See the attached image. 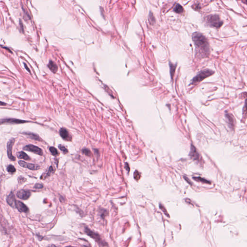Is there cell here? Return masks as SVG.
<instances>
[{"mask_svg": "<svg viewBox=\"0 0 247 247\" xmlns=\"http://www.w3.org/2000/svg\"><path fill=\"white\" fill-rule=\"evenodd\" d=\"M192 39L196 48L201 53L208 55L210 53L209 44L207 38L202 33L195 32L192 35Z\"/></svg>", "mask_w": 247, "mask_h": 247, "instance_id": "6da1fadb", "label": "cell"}, {"mask_svg": "<svg viewBox=\"0 0 247 247\" xmlns=\"http://www.w3.org/2000/svg\"><path fill=\"white\" fill-rule=\"evenodd\" d=\"M214 73V71L210 69H206L199 72L191 81V85H197L204 79L211 76Z\"/></svg>", "mask_w": 247, "mask_h": 247, "instance_id": "7a4b0ae2", "label": "cell"}, {"mask_svg": "<svg viewBox=\"0 0 247 247\" xmlns=\"http://www.w3.org/2000/svg\"><path fill=\"white\" fill-rule=\"evenodd\" d=\"M206 21L209 26L217 29L220 28L223 25V21L217 15H211L208 16L206 18Z\"/></svg>", "mask_w": 247, "mask_h": 247, "instance_id": "3957f363", "label": "cell"}, {"mask_svg": "<svg viewBox=\"0 0 247 247\" xmlns=\"http://www.w3.org/2000/svg\"><path fill=\"white\" fill-rule=\"evenodd\" d=\"M23 149L24 150L35 153L37 154H38L40 155H42L43 154V152L41 149L32 144H29L26 145L24 147Z\"/></svg>", "mask_w": 247, "mask_h": 247, "instance_id": "277c9868", "label": "cell"}, {"mask_svg": "<svg viewBox=\"0 0 247 247\" xmlns=\"http://www.w3.org/2000/svg\"><path fill=\"white\" fill-rule=\"evenodd\" d=\"M15 142V139H10L9 142L7 143V154L9 159L12 161H15L16 160L15 157H14L12 154V148Z\"/></svg>", "mask_w": 247, "mask_h": 247, "instance_id": "5b68a950", "label": "cell"}, {"mask_svg": "<svg viewBox=\"0 0 247 247\" xmlns=\"http://www.w3.org/2000/svg\"><path fill=\"white\" fill-rule=\"evenodd\" d=\"M18 164L20 165V166H21L22 167L28 168V169H30L31 170H33V171L38 170L40 168V166L38 165L27 163L26 162L23 161H19L18 162Z\"/></svg>", "mask_w": 247, "mask_h": 247, "instance_id": "8992f818", "label": "cell"}, {"mask_svg": "<svg viewBox=\"0 0 247 247\" xmlns=\"http://www.w3.org/2000/svg\"><path fill=\"white\" fill-rule=\"evenodd\" d=\"M17 197L18 198L23 199V200H27L30 197L31 195V192L29 190H21L18 191L17 193Z\"/></svg>", "mask_w": 247, "mask_h": 247, "instance_id": "52a82bcc", "label": "cell"}, {"mask_svg": "<svg viewBox=\"0 0 247 247\" xmlns=\"http://www.w3.org/2000/svg\"><path fill=\"white\" fill-rule=\"evenodd\" d=\"M28 122L27 121L22 120L20 119H17L14 118H9V119H5L0 120V124L3 123H11V124H22Z\"/></svg>", "mask_w": 247, "mask_h": 247, "instance_id": "ba28073f", "label": "cell"}, {"mask_svg": "<svg viewBox=\"0 0 247 247\" xmlns=\"http://www.w3.org/2000/svg\"><path fill=\"white\" fill-rule=\"evenodd\" d=\"M85 232L86 233V234H87L91 238L95 239V240L96 241H97L98 242L102 243L101 239V238H100V237H99V235H98V234H97L96 233H95L93 232L92 231H91L90 230H89L88 228H85Z\"/></svg>", "mask_w": 247, "mask_h": 247, "instance_id": "9c48e42d", "label": "cell"}, {"mask_svg": "<svg viewBox=\"0 0 247 247\" xmlns=\"http://www.w3.org/2000/svg\"><path fill=\"white\" fill-rule=\"evenodd\" d=\"M6 201L11 207L14 208L16 207V203L17 200L15 199V196L13 192H11L8 196L6 198Z\"/></svg>", "mask_w": 247, "mask_h": 247, "instance_id": "30bf717a", "label": "cell"}, {"mask_svg": "<svg viewBox=\"0 0 247 247\" xmlns=\"http://www.w3.org/2000/svg\"><path fill=\"white\" fill-rule=\"evenodd\" d=\"M16 207L18 209L19 211L21 212H27L29 211V209L28 207L23 204L22 202L17 201L16 203Z\"/></svg>", "mask_w": 247, "mask_h": 247, "instance_id": "8fae6325", "label": "cell"}, {"mask_svg": "<svg viewBox=\"0 0 247 247\" xmlns=\"http://www.w3.org/2000/svg\"><path fill=\"white\" fill-rule=\"evenodd\" d=\"M189 155L192 158H193V159H194V160H198L199 159V155L197 151V149L192 144L191 145V151H190Z\"/></svg>", "mask_w": 247, "mask_h": 247, "instance_id": "7c38bea8", "label": "cell"}, {"mask_svg": "<svg viewBox=\"0 0 247 247\" xmlns=\"http://www.w3.org/2000/svg\"><path fill=\"white\" fill-rule=\"evenodd\" d=\"M59 134L63 139H68L69 138V132L65 128H62L59 130Z\"/></svg>", "mask_w": 247, "mask_h": 247, "instance_id": "4fadbf2b", "label": "cell"}, {"mask_svg": "<svg viewBox=\"0 0 247 247\" xmlns=\"http://www.w3.org/2000/svg\"><path fill=\"white\" fill-rule=\"evenodd\" d=\"M48 67L49 68L50 70L51 71V72H53V73H56L58 71V66L57 65L54 63L53 61L50 60L48 64Z\"/></svg>", "mask_w": 247, "mask_h": 247, "instance_id": "5bb4252c", "label": "cell"}, {"mask_svg": "<svg viewBox=\"0 0 247 247\" xmlns=\"http://www.w3.org/2000/svg\"><path fill=\"white\" fill-rule=\"evenodd\" d=\"M17 157H18L19 159H23L24 160H28L30 159V157L27 155V154L24 152H20L17 153Z\"/></svg>", "mask_w": 247, "mask_h": 247, "instance_id": "9a60e30c", "label": "cell"}, {"mask_svg": "<svg viewBox=\"0 0 247 247\" xmlns=\"http://www.w3.org/2000/svg\"><path fill=\"white\" fill-rule=\"evenodd\" d=\"M225 116H226V119L227 120V121H228V124H229L230 127H231V128L233 127L234 126L233 117H232V116L230 114H228V113H227L225 115Z\"/></svg>", "mask_w": 247, "mask_h": 247, "instance_id": "2e32d148", "label": "cell"}, {"mask_svg": "<svg viewBox=\"0 0 247 247\" xmlns=\"http://www.w3.org/2000/svg\"><path fill=\"white\" fill-rule=\"evenodd\" d=\"M169 65H170V73H171V79H173V76H174V73H175L177 64L174 65L173 63H172L171 62H169Z\"/></svg>", "mask_w": 247, "mask_h": 247, "instance_id": "e0dca14e", "label": "cell"}, {"mask_svg": "<svg viewBox=\"0 0 247 247\" xmlns=\"http://www.w3.org/2000/svg\"><path fill=\"white\" fill-rule=\"evenodd\" d=\"M24 134L27 135V136H28L29 138H31L32 139H34V140H40V137L38 135H37V134H35L34 133H24Z\"/></svg>", "mask_w": 247, "mask_h": 247, "instance_id": "ac0fdd59", "label": "cell"}, {"mask_svg": "<svg viewBox=\"0 0 247 247\" xmlns=\"http://www.w3.org/2000/svg\"><path fill=\"white\" fill-rule=\"evenodd\" d=\"M174 11L176 13H182L184 12V8L180 4H177L174 9Z\"/></svg>", "mask_w": 247, "mask_h": 247, "instance_id": "d6986e66", "label": "cell"}, {"mask_svg": "<svg viewBox=\"0 0 247 247\" xmlns=\"http://www.w3.org/2000/svg\"><path fill=\"white\" fill-rule=\"evenodd\" d=\"M194 180H197V181H200V182H202V183H205V184H211V182H210V181L207 180H206L205 179H203L202 178H201V177H194L193 178Z\"/></svg>", "mask_w": 247, "mask_h": 247, "instance_id": "ffe728a7", "label": "cell"}, {"mask_svg": "<svg viewBox=\"0 0 247 247\" xmlns=\"http://www.w3.org/2000/svg\"><path fill=\"white\" fill-rule=\"evenodd\" d=\"M148 19L151 25H153L155 23V18L153 15V13L151 12H150L149 15Z\"/></svg>", "mask_w": 247, "mask_h": 247, "instance_id": "44dd1931", "label": "cell"}, {"mask_svg": "<svg viewBox=\"0 0 247 247\" xmlns=\"http://www.w3.org/2000/svg\"><path fill=\"white\" fill-rule=\"evenodd\" d=\"M7 171L9 173H15L16 172V168H15V167L13 165H10L7 167Z\"/></svg>", "mask_w": 247, "mask_h": 247, "instance_id": "7402d4cb", "label": "cell"}, {"mask_svg": "<svg viewBox=\"0 0 247 247\" xmlns=\"http://www.w3.org/2000/svg\"><path fill=\"white\" fill-rule=\"evenodd\" d=\"M50 151L53 155H57L58 154V150L54 147H51L49 148Z\"/></svg>", "mask_w": 247, "mask_h": 247, "instance_id": "603a6c76", "label": "cell"}, {"mask_svg": "<svg viewBox=\"0 0 247 247\" xmlns=\"http://www.w3.org/2000/svg\"><path fill=\"white\" fill-rule=\"evenodd\" d=\"M59 148L62 152V153H63L66 154V153H68L67 149L63 145H59Z\"/></svg>", "mask_w": 247, "mask_h": 247, "instance_id": "cb8c5ba5", "label": "cell"}, {"mask_svg": "<svg viewBox=\"0 0 247 247\" xmlns=\"http://www.w3.org/2000/svg\"><path fill=\"white\" fill-rule=\"evenodd\" d=\"M54 172V170H53V168L52 166H50L49 167V171H48V172L46 174L45 176L44 177V178H46L47 177L49 176L50 175V174L53 173Z\"/></svg>", "mask_w": 247, "mask_h": 247, "instance_id": "d4e9b609", "label": "cell"}, {"mask_svg": "<svg viewBox=\"0 0 247 247\" xmlns=\"http://www.w3.org/2000/svg\"><path fill=\"white\" fill-rule=\"evenodd\" d=\"M134 177L135 180H139L140 178V174L138 171H136L134 172Z\"/></svg>", "mask_w": 247, "mask_h": 247, "instance_id": "484cf974", "label": "cell"}, {"mask_svg": "<svg viewBox=\"0 0 247 247\" xmlns=\"http://www.w3.org/2000/svg\"><path fill=\"white\" fill-rule=\"evenodd\" d=\"M82 152L84 153L86 155H87V156H90V154H91V152H90L89 150H88V149L85 148L83 149Z\"/></svg>", "mask_w": 247, "mask_h": 247, "instance_id": "4316f807", "label": "cell"}, {"mask_svg": "<svg viewBox=\"0 0 247 247\" xmlns=\"http://www.w3.org/2000/svg\"><path fill=\"white\" fill-rule=\"evenodd\" d=\"M160 209L162 210V211H163V212L165 213V214L166 215V214L168 217H169L168 214H167V211H166L165 210V207H163V206H162V205H160Z\"/></svg>", "mask_w": 247, "mask_h": 247, "instance_id": "83f0119b", "label": "cell"}, {"mask_svg": "<svg viewBox=\"0 0 247 247\" xmlns=\"http://www.w3.org/2000/svg\"><path fill=\"white\" fill-rule=\"evenodd\" d=\"M43 187V185L40 184H36L35 185V186H34V188H35L36 189H41Z\"/></svg>", "mask_w": 247, "mask_h": 247, "instance_id": "f1b7e54d", "label": "cell"}, {"mask_svg": "<svg viewBox=\"0 0 247 247\" xmlns=\"http://www.w3.org/2000/svg\"><path fill=\"white\" fill-rule=\"evenodd\" d=\"M24 67H25V69H26L27 70V71H28V72H29L30 73H31V72H30V69H29V68L28 67V66H27V65H26V64H25V63H24Z\"/></svg>", "mask_w": 247, "mask_h": 247, "instance_id": "f546056e", "label": "cell"}, {"mask_svg": "<svg viewBox=\"0 0 247 247\" xmlns=\"http://www.w3.org/2000/svg\"><path fill=\"white\" fill-rule=\"evenodd\" d=\"M125 168H126V170L127 171H129L130 168H129V166H128V164H127V163H126V166H125Z\"/></svg>", "mask_w": 247, "mask_h": 247, "instance_id": "4dcf8cb0", "label": "cell"}, {"mask_svg": "<svg viewBox=\"0 0 247 247\" xmlns=\"http://www.w3.org/2000/svg\"><path fill=\"white\" fill-rule=\"evenodd\" d=\"M5 105H6L5 103L0 101V106H5Z\"/></svg>", "mask_w": 247, "mask_h": 247, "instance_id": "1f68e13d", "label": "cell"}, {"mask_svg": "<svg viewBox=\"0 0 247 247\" xmlns=\"http://www.w3.org/2000/svg\"><path fill=\"white\" fill-rule=\"evenodd\" d=\"M238 1H242L243 3H244L245 5L247 4V0H238Z\"/></svg>", "mask_w": 247, "mask_h": 247, "instance_id": "d6a6232c", "label": "cell"}]
</instances>
